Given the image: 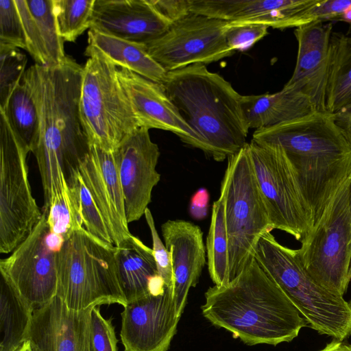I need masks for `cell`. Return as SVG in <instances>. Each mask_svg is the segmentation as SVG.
<instances>
[{"label": "cell", "mask_w": 351, "mask_h": 351, "mask_svg": "<svg viewBox=\"0 0 351 351\" xmlns=\"http://www.w3.org/2000/svg\"><path fill=\"white\" fill-rule=\"evenodd\" d=\"M83 66L67 56L60 64H34L25 71L40 119L32 150L43 183L45 204L67 186L70 171L89 151L79 102Z\"/></svg>", "instance_id": "obj_1"}, {"label": "cell", "mask_w": 351, "mask_h": 351, "mask_svg": "<svg viewBox=\"0 0 351 351\" xmlns=\"http://www.w3.org/2000/svg\"><path fill=\"white\" fill-rule=\"evenodd\" d=\"M201 309L213 325L248 346L290 342L308 325L254 257L229 283L210 287Z\"/></svg>", "instance_id": "obj_2"}, {"label": "cell", "mask_w": 351, "mask_h": 351, "mask_svg": "<svg viewBox=\"0 0 351 351\" xmlns=\"http://www.w3.org/2000/svg\"><path fill=\"white\" fill-rule=\"evenodd\" d=\"M252 141L284 149L312 210L314 226L351 171V144L335 115L315 111L256 130Z\"/></svg>", "instance_id": "obj_3"}, {"label": "cell", "mask_w": 351, "mask_h": 351, "mask_svg": "<svg viewBox=\"0 0 351 351\" xmlns=\"http://www.w3.org/2000/svg\"><path fill=\"white\" fill-rule=\"evenodd\" d=\"M162 86L192 130V136L182 141L184 144L221 162L247 143L250 128L242 107L243 95L205 64L168 72Z\"/></svg>", "instance_id": "obj_4"}, {"label": "cell", "mask_w": 351, "mask_h": 351, "mask_svg": "<svg viewBox=\"0 0 351 351\" xmlns=\"http://www.w3.org/2000/svg\"><path fill=\"white\" fill-rule=\"evenodd\" d=\"M254 258L313 329L336 340L351 335V302L319 285L304 268L297 250L270 232L259 239Z\"/></svg>", "instance_id": "obj_5"}, {"label": "cell", "mask_w": 351, "mask_h": 351, "mask_svg": "<svg viewBox=\"0 0 351 351\" xmlns=\"http://www.w3.org/2000/svg\"><path fill=\"white\" fill-rule=\"evenodd\" d=\"M115 246L84 228L75 230L57 254L58 289L67 308L83 311L102 304H127L121 289Z\"/></svg>", "instance_id": "obj_6"}, {"label": "cell", "mask_w": 351, "mask_h": 351, "mask_svg": "<svg viewBox=\"0 0 351 351\" xmlns=\"http://www.w3.org/2000/svg\"><path fill=\"white\" fill-rule=\"evenodd\" d=\"M79 102L89 145L115 152L139 127L117 75V66L86 47Z\"/></svg>", "instance_id": "obj_7"}, {"label": "cell", "mask_w": 351, "mask_h": 351, "mask_svg": "<svg viewBox=\"0 0 351 351\" xmlns=\"http://www.w3.org/2000/svg\"><path fill=\"white\" fill-rule=\"evenodd\" d=\"M247 143L228 158L220 190L225 197L230 282L254 257L261 237L274 230L254 173Z\"/></svg>", "instance_id": "obj_8"}, {"label": "cell", "mask_w": 351, "mask_h": 351, "mask_svg": "<svg viewBox=\"0 0 351 351\" xmlns=\"http://www.w3.org/2000/svg\"><path fill=\"white\" fill-rule=\"evenodd\" d=\"M351 171L297 250L322 287L343 296L351 281Z\"/></svg>", "instance_id": "obj_9"}, {"label": "cell", "mask_w": 351, "mask_h": 351, "mask_svg": "<svg viewBox=\"0 0 351 351\" xmlns=\"http://www.w3.org/2000/svg\"><path fill=\"white\" fill-rule=\"evenodd\" d=\"M254 173L274 229L284 231L300 243L313 228L311 207L295 170L278 145L247 143Z\"/></svg>", "instance_id": "obj_10"}, {"label": "cell", "mask_w": 351, "mask_h": 351, "mask_svg": "<svg viewBox=\"0 0 351 351\" xmlns=\"http://www.w3.org/2000/svg\"><path fill=\"white\" fill-rule=\"evenodd\" d=\"M0 113V252L8 254L31 234L43 213L28 178L30 149Z\"/></svg>", "instance_id": "obj_11"}, {"label": "cell", "mask_w": 351, "mask_h": 351, "mask_svg": "<svg viewBox=\"0 0 351 351\" xmlns=\"http://www.w3.org/2000/svg\"><path fill=\"white\" fill-rule=\"evenodd\" d=\"M64 240L51 232L45 215L31 234L0 261L1 278L34 308L57 294L56 258Z\"/></svg>", "instance_id": "obj_12"}, {"label": "cell", "mask_w": 351, "mask_h": 351, "mask_svg": "<svg viewBox=\"0 0 351 351\" xmlns=\"http://www.w3.org/2000/svg\"><path fill=\"white\" fill-rule=\"evenodd\" d=\"M230 22L190 13L158 38L145 43L148 53L167 72L208 64L230 56L226 34Z\"/></svg>", "instance_id": "obj_13"}, {"label": "cell", "mask_w": 351, "mask_h": 351, "mask_svg": "<svg viewBox=\"0 0 351 351\" xmlns=\"http://www.w3.org/2000/svg\"><path fill=\"white\" fill-rule=\"evenodd\" d=\"M121 315L124 351H167L180 318L167 287L128 303Z\"/></svg>", "instance_id": "obj_14"}, {"label": "cell", "mask_w": 351, "mask_h": 351, "mask_svg": "<svg viewBox=\"0 0 351 351\" xmlns=\"http://www.w3.org/2000/svg\"><path fill=\"white\" fill-rule=\"evenodd\" d=\"M148 129L138 128L116 150L119 180L128 223L144 215L154 187L160 180L156 170L160 151Z\"/></svg>", "instance_id": "obj_15"}, {"label": "cell", "mask_w": 351, "mask_h": 351, "mask_svg": "<svg viewBox=\"0 0 351 351\" xmlns=\"http://www.w3.org/2000/svg\"><path fill=\"white\" fill-rule=\"evenodd\" d=\"M75 168L103 216L113 245L119 246L132 234L125 216L116 151L107 152L90 145Z\"/></svg>", "instance_id": "obj_16"}, {"label": "cell", "mask_w": 351, "mask_h": 351, "mask_svg": "<svg viewBox=\"0 0 351 351\" xmlns=\"http://www.w3.org/2000/svg\"><path fill=\"white\" fill-rule=\"evenodd\" d=\"M93 308L71 310L56 295L47 304L34 310L26 340L34 351H91L90 319Z\"/></svg>", "instance_id": "obj_17"}, {"label": "cell", "mask_w": 351, "mask_h": 351, "mask_svg": "<svg viewBox=\"0 0 351 351\" xmlns=\"http://www.w3.org/2000/svg\"><path fill=\"white\" fill-rule=\"evenodd\" d=\"M171 25L152 0H95L89 29L145 44Z\"/></svg>", "instance_id": "obj_18"}, {"label": "cell", "mask_w": 351, "mask_h": 351, "mask_svg": "<svg viewBox=\"0 0 351 351\" xmlns=\"http://www.w3.org/2000/svg\"><path fill=\"white\" fill-rule=\"evenodd\" d=\"M315 21L297 27L298 53L293 75L286 87L307 95L318 111H325L332 23Z\"/></svg>", "instance_id": "obj_19"}, {"label": "cell", "mask_w": 351, "mask_h": 351, "mask_svg": "<svg viewBox=\"0 0 351 351\" xmlns=\"http://www.w3.org/2000/svg\"><path fill=\"white\" fill-rule=\"evenodd\" d=\"M161 230L170 255L172 293L180 317L189 291L198 283L206 263L203 232L197 225L182 219L167 220L161 226Z\"/></svg>", "instance_id": "obj_20"}, {"label": "cell", "mask_w": 351, "mask_h": 351, "mask_svg": "<svg viewBox=\"0 0 351 351\" xmlns=\"http://www.w3.org/2000/svg\"><path fill=\"white\" fill-rule=\"evenodd\" d=\"M117 75L139 128L169 131L181 141L192 136V130L162 84L119 66Z\"/></svg>", "instance_id": "obj_21"}, {"label": "cell", "mask_w": 351, "mask_h": 351, "mask_svg": "<svg viewBox=\"0 0 351 351\" xmlns=\"http://www.w3.org/2000/svg\"><path fill=\"white\" fill-rule=\"evenodd\" d=\"M317 0H191V12L239 24L295 27V18Z\"/></svg>", "instance_id": "obj_22"}, {"label": "cell", "mask_w": 351, "mask_h": 351, "mask_svg": "<svg viewBox=\"0 0 351 351\" xmlns=\"http://www.w3.org/2000/svg\"><path fill=\"white\" fill-rule=\"evenodd\" d=\"M114 258L119 285L127 304L151 293L162 292L152 249L132 234L115 246Z\"/></svg>", "instance_id": "obj_23"}, {"label": "cell", "mask_w": 351, "mask_h": 351, "mask_svg": "<svg viewBox=\"0 0 351 351\" xmlns=\"http://www.w3.org/2000/svg\"><path fill=\"white\" fill-rule=\"evenodd\" d=\"M242 107L249 128L255 130L318 111L307 95L285 86L275 93L243 95Z\"/></svg>", "instance_id": "obj_24"}, {"label": "cell", "mask_w": 351, "mask_h": 351, "mask_svg": "<svg viewBox=\"0 0 351 351\" xmlns=\"http://www.w3.org/2000/svg\"><path fill=\"white\" fill-rule=\"evenodd\" d=\"M88 48L101 53L119 67L128 69L162 84L168 72L148 53L144 43L123 40L93 29L88 32Z\"/></svg>", "instance_id": "obj_25"}, {"label": "cell", "mask_w": 351, "mask_h": 351, "mask_svg": "<svg viewBox=\"0 0 351 351\" xmlns=\"http://www.w3.org/2000/svg\"><path fill=\"white\" fill-rule=\"evenodd\" d=\"M351 105V36L332 32L326 89V112L336 114Z\"/></svg>", "instance_id": "obj_26"}, {"label": "cell", "mask_w": 351, "mask_h": 351, "mask_svg": "<svg viewBox=\"0 0 351 351\" xmlns=\"http://www.w3.org/2000/svg\"><path fill=\"white\" fill-rule=\"evenodd\" d=\"M34 308L1 278L0 351H16L26 341Z\"/></svg>", "instance_id": "obj_27"}, {"label": "cell", "mask_w": 351, "mask_h": 351, "mask_svg": "<svg viewBox=\"0 0 351 351\" xmlns=\"http://www.w3.org/2000/svg\"><path fill=\"white\" fill-rule=\"evenodd\" d=\"M0 112L5 114L13 131L32 152L38 138L40 119L36 102L23 77Z\"/></svg>", "instance_id": "obj_28"}, {"label": "cell", "mask_w": 351, "mask_h": 351, "mask_svg": "<svg viewBox=\"0 0 351 351\" xmlns=\"http://www.w3.org/2000/svg\"><path fill=\"white\" fill-rule=\"evenodd\" d=\"M208 269L217 286L230 282L228 265V239L225 218V197L220 191L212 207V217L206 239Z\"/></svg>", "instance_id": "obj_29"}, {"label": "cell", "mask_w": 351, "mask_h": 351, "mask_svg": "<svg viewBox=\"0 0 351 351\" xmlns=\"http://www.w3.org/2000/svg\"><path fill=\"white\" fill-rule=\"evenodd\" d=\"M67 182L82 226L98 239L113 245L104 217L75 167L69 173Z\"/></svg>", "instance_id": "obj_30"}, {"label": "cell", "mask_w": 351, "mask_h": 351, "mask_svg": "<svg viewBox=\"0 0 351 351\" xmlns=\"http://www.w3.org/2000/svg\"><path fill=\"white\" fill-rule=\"evenodd\" d=\"M95 0H53V12L62 40L75 42L90 29Z\"/></svg>", "instance_id": "obj_31"}, {"label": "cell", "mask_w": 351, "mask_h": 351, "mask_svg": "<svg viewBox=\"0 0 351 351\" xmlns=\"http://www.w3.org/2000/svg\"><path fill=\"white\" fill-rule=\"evenodd\" d=\"M43 40L49 66L62 63L66 58L64 41L58 34L53 12V0H26Z\"/></svg>", "instance_id": "obj_32"}, {"label": "cell", "mask_w": 351, "mask_h": 351, "mask_svg": "<svg viewBox=\"0 0 351 351\" xmlns=\"http://www.w3.org/2000/svg\"><path fill=\"white\" fill-rule=\"evenodd\" d=\"M43 213L51 232L64 241L75 230L83 228L72 201L69 185L51 199L48 206L44 207Z\"/></svg>", "instance_id": "obj_33"}, {"label": "cell", "mask_w": 351, "mask_h": 351, "mask_svg": "<svg viewBox=\"0 0 351 351\" xmlns=\"http://www.w3.org/2000/svg\"><path fill=\"white\" fill-rule=\"evenodd\" d=\"M27 57L19 48L0 45V110H3L15 87L21 81Z\"/></svg>", "instance_id": "obj_34"}, {"label": "cell", "mask_w": 351, "mask_h": 351, "mask_svg": "<svg viewBox=\"0 0 351 351\" xmlns=\"http://www.w3.org/2000/svg\"><path fill=\"white\" fill-rule=\"evenodd\" d=\"M0 45L26 49L24 29L15 0L0 1Z\"/></svg>", "instance_id": "obj_35"}, {"label": "cell", "mask_w": 351, "mask_h": 351, "mask_svg": "<svg viewBox=\"0 0 351 351\" xmlns=\"http://www.w3.org/2000/svg\"><path fill=\"white\" fill-rule=\"evenodd\" d=\"M23 23L26 49L34 58L35 63L49 66L45 48L40 35L36 21L32 14L26 0H15Z\"/></svg>", "instance_id": "obj_36"}, {"label": "cell", "mask_w": 351, "mask_h": 351, "mask_svg": "<svg viewBox=\"0 0 351 351\" xmlns=\"http://www.w3.org/2000/svg\"><path fill=\"white\" fill-rule=\"evenodd\" d=\"M99 306L93 307L90 312L91 351H117V339L112 319H105L100 313Z\"/></svg>", "instance_id": "obj_37"}, {"label": "cell", "mask_w": 351, "mask_h": 351, "mask_svg": "<svg viewBox=\"0 0 351 351\" xmlns=\"http://www.w3.org/2000/svg\"><path fill=\"white\" fill-rule=\"evenodd\" d=\"M269 27L263 24H239L230 22L226 34V43L232 51H246L268 32Z\"/></svg>", "instance_id": "obj_38"}, {"label": "cell", "mask_w": 351, "mask_h": 351, "mask_svg": "<svg viewBox=\"0 0 351 351\" xmlns=\"http://www.w3.org/2000/svg\"><path fill=\"white\" fill-rule=\"evenodd\" d=\"M144 216L152 235V250L158 274L165 286L172 290L173 276L169 252L158 235L153 215L149 208L146 209Z\"/></svg>", "instance_id": "obj_39"}, {"label": "cell", "mask_w": 351, "mask_h": 351, "mask_svg": "<svg viewBox=\"0 0 351 351\" xmlns=\"http://www.w3.org/2000/svg\"><path fill=\"white\" fill-rule=\"evenodd\" d=\"M152 2L171 24L191 13V0H152Z\"/></svg>", "instance_id": "obj_40"}, {"label": "cell", "mask_w": 351, "mask_h": 351, "mask_svg": "<svg viewBox=\"0 0 351 351\" xmlns=\"http://www.w3.org/2000/svg\"><path fill=\"white\" fill-rule=\"evenodd\" d=\"M209 193L206 189H199L191 199L189 211L196 219H202L208 213Z\"/></svg>", "instance_id": "obj_41"}, {"label": "cell", "mask_w": 351, "mask_h": 351, "mask_svg": "<svg viewBox=\"0 0 351 351\" xmlns=\"http://www.w3.org/2000/svg\"><path fill=\"white\" fill-rule=\"evenodd\" d=\"M334 115L336 121L343 130L351 127V105Z\"/></svg>", "instance_id": "obj_42"}, {"label": "cell", "mask_w": 351, "mask_h": 351, "mask_svg": "<svg viewBox=\"0 0 351 351\" xmlns=\"http://www.w3.org/2000/svg\"><path fill=\"white\" fill-rule=\"evenodd\" d=\"M319 351H351V345L335 339Z\"/></svg>", "instance_id": "obj_43"}, {"label": "cell", "mask_w": 351, "mask_h": 351, "mask_svg": "<svg viewBox=\"0 0 351 351\" xmlns=\"http://www.w3.org/2000/svg\"><path fill=\"white\" fill-rule=\"evenodd\" d=\"M16 351H34L31 343L26 340Z\"/></svg>", "instance_id": "obj_44"}, {"label": "cell", "mask_w": 351, "mask_h": 351, "mask_svg": "<svg viewBox=\"0 0 351 351\" xmlns=\"http://www.w3.org/2000/svg\"><path fill=\"white\" fill-rule=\"evenodd\" d=\"M348 136V138L351 144V127L348 128V129H346V130H343Z\"/></svg>", "instance_id": "obj_45"}, {"label": "cell", "mask_w": 351, "mask_h": 351, "mask_svg": "<svg viewBox=\"0 0 351 351\" xmlns=\"http://www.w3.org/2000/svg\"><path fill=\"white\" fill-rule=\"evenodd\" d=\"M350 206H351V192H350Z\"/></svg>", "instance_id": "obj_46"}]
</instances>
